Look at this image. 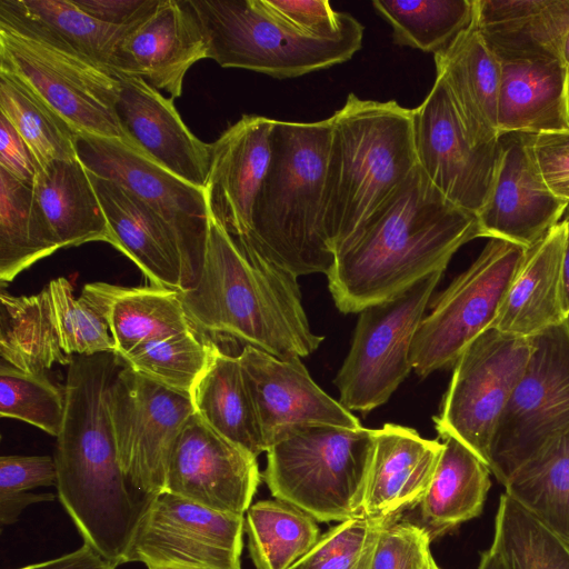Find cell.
I'll return each instance as SVG.
<instances>
[{"label": "cell", "mask_w": 569, "mask_h": 569, "mask_svg": "<svg viewBox=\"0 0 569 569\" xmlns=\"http://www.w3.org/2000/svg\"><path fill=\"white\" fill-rule=\"evenodd\" d=\"M260 480L257 457L194 412L173 447L166 490L219 512L244 516Z\"/></svg>", "instance_id": "obj_16"}, {"label": "cell", "mask_w": 569, "mask_h": 569, "mask_svg": "<svg viewBox=\"0 0 569 569\" xmlns=\"http://www.w3.org/2000/svg\"><path fill=\"white\" fill-rule=\"evenodd\" d=\"M109 410L119 463L130 486L146 496L166 491L173 447L194 413L191 396L124 366L110 385Z\"/></svg>", "instance_id": "obj_13"}, {"label": "cell", "mask_w": 569, "mask_h": 569, "mask_svg": "<svg viewBox=\"0 0 569 569\" xmlns=\"http://www.w3.org/2000/svg\"><path fill=\"white\" fill-rule=\"evenodd\" d=\"M526 370L497 423L488 466L503 485L569 430V319L531 338Z\"/></svg>", "instance_id": "obj_8"}, {"label": "cell", "mask_w": 569, "mask_h": 569, "mask_svg": "<svg viewBox=\"0 0 569 569\" xmlns=\"http://www.w3.org/2000/svg\"><path fill=\"white\" fill-rule=\"evenodd\" d=\"M54 498L53 493L32 492L0 496V522L2 526L12 525L28 506L42 501H52Z\"/></svg>", "instance_id": "obj_49"}, {"label": "cell", "mask_w": 569, "mask_h": 569, "mask_svg": "<svg viewBox=\"0 0 569 569\" xmlns=\"http://www.w3.org/2000/svg\"><path fill=\"white\" fill-rule=\"evenodd\" d=\"M76 147L87 170L121 184L167 222L182 259L183 290L191 288L201 272L209 230L204 189L179 178L120 139L77 134Z\"/></svg>", "instance_id": "obj_12"}, {"label": "cell", "mask_w": 569, "mask_h": 569, "mask_svg": "<svg viewBox=\"0 0 569 569\" xmlns=\"http://www.w3.org/2000/svg\"><path fill=\"white\" fill-rule=\"evenodd\" d=\"M148 569H183V568L171 567V566H159V567H150Z\"/></svg>", "instance_id": "obj_55"}, {"label": "cell", "mask_w": 569, "mask_h": 569, "mask_svg": "<svg viewBox=\"0 0 569 569\" xmlns=\"http://www.w3.org/2000/svg\"><path fill=\"white\" fill-rule=\"evenodd\" d=\"M48 288L60 346L66 355L92 356L116 351L106 320L86 301L73 296L66 278L51 280Z\"/></svg>", "instance_id": "obj_41"}, {"label": "cell", "mask_w": 569, "mask_h": 569, "mask_svg": "<svg viewBox=\"0 0 569 569\" xmlns=\"http://www.w3.org/2000/svg\"><path fill=\"white\" fill-rule=\"evenodd\" d=\"M0 113L30 148L40 169L77 159V132L22 80L0 69Z\"/></svg>", "instance_id": "obj_36"}, {"label": "cell", "mask_w": 569, "mask_h": 569, "mask_svg": "<svg viewBox=\"0 0 569 569\" xmlns=\"http://www.w3.org/2000/svg\"><path fill=\"white\" fill-rule=\"evenodd\" d=\"M66 410L64 390L44 373H28L0 365V415L22 420L58 437Z\"/></svg>", "instance_id": "obj_40"}, {"label": "cell", "mask_w": 569, "mask_h": 569, "mask_svg": "<svg viewBox=\"0 0 569 569\" xmlns=\"http://www.w3.org/2000/svg\"><path fill=\"white\" fill-rule=\"evenodd\" d=\"M238 359L267 450L284 432L299 426L362 427L351 411L313 381L300 358L281 359L244 346Z\"/></svg>", "instance_id": "obj_18"}, {"label": "cell", "mask_w": 569, "mask_h": 569, "mask_svg": "<svg viewBox=\"0 0 569 569\" xmlns=\"http://www.w3.org/2000/svg\"><path fill=\"white\" fill-rule=\"evenodd\" d=\"M134 26V24H133ZM103 23L72 0H0V27L116 74V52L133 27Z\"/></svg>", "instance_id": "obj_24"}, {"label": "cell", "mask_w": 569, "mask_h": 569, "mask_svg": "<svg viewBox=\"0 0 569 569\" xmlns=\"http://www.w3.org/2000/svg\"><path fill=\"white\" fill-rule=\"evenodd\" d=\"M57 486V467L51 456H2L0 496L28 492L39 487Z\"/></svg>", "instance_id": "obj_45"}, {"label": "cell", "mask_w": 569, "mask_h": 569, "mask_svg": "<svg viewBox=\"0 0 569 569\" xmlns=\"http://www.w3.org/2000/svg\"><path fill=\"white\" fill-rule=\"evenodd\" d=\"M33 188L0 169V281L60 249Z\"/></svg>", "instance_id": "obj_33"}, {"label": "cell", "mask_w": 569, "mask_h": 569, "mask_svg": "<svg viewBox=\"0 0 569 569\" xmlns=\"http://www.w3.org/2000/svg\"><path fill=\"white\" fill-rule=\"evenodd\" d=\"M377 541L369 547V549L365 552V555L353 569H369Z\"/></svg>", "instance_id": "obj_52"}, {"label": "cell", "mask_w": 569, "mask_h": 569, "mask_svg": "<svg viewBox=\"0 0 569 569\" xmlns=\"http://www.w3.org/2000/svg\"><path fill=\"white\" fill-rule=\"evenodd\" d=\"M509 497L569 543V430L505 481Z\"/></svg>", "instance_id": "obj_34"}, {"label": "cell", "mask_w": 569, "mask_h": 569, "mask_svg": "<svg viewBox=\"0 0 569 569\" xmlns=\"http://www.w3.org/2000/svg\"><path fill=\"white\" fill-rule=\"evenodd\" d=\"M500 152L490 194L477 214L480 238L535 247L569 203L553 194L536 166L525 133L499 137Z\"/></svg>", "instance_id": "obj_17"}, {"label": "cell", "mask_w": 569, "mask_h": 569, "mask_svg": "<svg viewBox=\"0 0 569 569\" xmlns=\"http://www.w3.org/2000/svg\"><path fill=\"white\" fill-rule=\"evenodd\" d=\"M497 129L499 136L569 130V68L561 59L501 63Z\"/></svg>", "instance_id": "obj_26"}, {"label": "cell", "mask_w": 569, "mask_h": 569, "mask_svg": "<svg viewBox=\"0 0 569 569\" xmlns=\"http://www.w3.org/2000/svg\"><path fill=\"white\" fill-rule=\"evenodd\" d=\"M318 521L279 499L260 500L244 515L250 558L257 569H290L320 538Z\"/></svg>", "instance_id": "obj_35"}, {"label": "cell", "mask_w": 569, "mask_h": 569, "mask_svg": "<svg viewBox=\"0 0 569 569\" xmlns=\"http://www.w3.org/2000/svg\"><path fill=\"white\" fill-rule=\"evenodd\" d=\"M430 543L423 528L402 517L379 536L369 569H421L432 557Z\"/></svg>", "instance_id": "obj_43"}, {"label": "cell", "mask_w": 569, "mask_h": 569, "mask_svg": "<svg viewBox=\"0 0 569 569\" xmlns=\"http://www.w3.org/2000/svg\"><path fill=\"white\" fill-rule=\"evenodd\" d=\"M536 166L549 190L569 203V130L528 134Z\"/></svg>", "instance_id": "obj_44"}, {"label": "cell", "mask_w": 569, "mask_h": 569, "mask_svg": "<svg viewBox=\"0 0 569 569\" xmlns=\"http://www.w3.org/2000/svg\"><path fill=\"white\" fill-rule=\"evenodd\" d=\"M208 47L222 68L276 79L297 78L350 60L361 49L363 27L353 17L326 34L303 31L276 14L266 0H188Z\"/></svg>", "instance_id": "obj_5"}, {"label": "cell", "mask_w": 569, "mask_h": 569, "mask_svg": "<svg viewBox=\"0 0 569 569\" xmlns=\"http://www.w3.org/2000/svg\"><path fill=\"white\" fill-rule=\"evenodd\" d=\"M18 569H116V567L90 546L83 543L76 551Z\"/></svg>", "instance_id": "obj_48"}, {"label": "cell", "mask_w": 569, "mask_h": 569, "mask_svg": "<svg viewBox=\"0 0 569 569\" xmlns=\"http://www.w3.org/2000/svg\"><path fill=\"white\" fill-rule=\"evenodd\" d=\"M402 515L360 517L339 522L320 536L290 569H353L380 533Z\"/></svg>", "instance_id": "obj_42"}, {"label": "cell", "mask_w": 569, "mask_h": 569, "mask_svg": "<svg viewBox=\"0 0 569 569\" xmlns=\"http://www.w3.org/2000/svg\"><path fill=\"white\" fill-rule=\"evenodd\" d=\"M433 57L436 77L445 82L469 137L477 144L496 143L501 62L475 19Z\"/></svg>", "instance_id": "obj_25"}, {"label": "cell", "mask_w": 569, "mask_h": 569, "mask_svg": "<svg viewBox=\"0 0 569 569\" xmlns=\"http://www.w3.org/2000/svg\"><path fill=\"white\" fill-rule=\"evenodd\" d=\"M442 273L426 276L359 312L350 350L335 379L339 402L349 411L367 413L380 407L407 378L415 335Z\"/></svg>", "instance_id": "obj_9"}, {"label": "cell", "mask_w": 569, "mask_h": 569, "mask_svg": "<svg viewBox=\"0 0 569 569\" xmlns=\"http://www.w3.org/2000/svg\"><path fill=\"white\" fill-rule=\"evenodd\" d=\"M297 279L238 244L210 218L200 276L179 292L196 331L230 337L281 359L303 358L323 337L310 328Z\"/></svg>", "instance_id": "obj_2"}, {"label": "cell", "mask_w": 569, "mask_h": 569, "mask_svg": "<svg viewBox=\"0 0 569 569\" xmlns=\"http://www.w3.org/2000/svg\"><path fill=\"white\" fill-rule=\"evenodd\" d=\"M1 362L28 373H44L52 365H70L53 318L48 286L31 296L0 293Z\"/></svg>", "instance_id": "obj_32"}, {"label": "cell", "mask_w": 569, "mask_h": 569, "mask_svg": "<svg viewBox=\"0 0 569 569\" xmlns=\"http://www.w3.org/2000/svg\"><path fill=\"white\" fill-rule=\"evenodd\" d=\"M568 6H569V1H568Z\"/></svg>", "instance_id": "obj_56"}, {"label": "cell", "mask_w": 569, "mask_h": 569, "mask_svg": "<svg viewBox=\"0 0 569 569\" xmlns=\"http://www.w3.org/2000/svg\"><path fill=\"white\" fill-rule=\"evenodd\" d=\"M194 412L214 431L254 457L267 451L238 357L218 347L191 392Z\"/></svg>", "instance_id": "obj_31"}, {"label": "cell", "mask_w": 569, "mask_h": 569, "mask_svg": "<svg viewBox=\"0 0 569 569\" xmlns=\"http://www.w3.org/2000/svg\"><path fill=\"white\" fill-rule=\"evenodd\" d=\"M491 547L505 569H569V543L507 493L500 497Z\"/></svg>", "instance_id": "obj_38"}, {"label": "cell", "mask_w": 569, "mask_h": 569, "mask_svg": "<svg viewBox=\"0 0 569 569\" xmlns=\"http://www.w3.org/2000/svg\"><path fill=\"white\" fill-rule=\"evenodd\" d=\"M33 191L60 247L109 243L108 223L88 170L77 159L54 160L40 169Z\"/></svg>", "instance_id": "obj_30"}, {"label": "cell", "mask_w": 569, "mask_h": 569, "mask_svg": "<svg viewBox=\"0 0 569 569\" xmlns=\"http://www.w3.org/2000/svg\"><path fill=\"white\" fill-rule=\"evenodd\" d=\"M243 533L244 516L219 512L166 490L146 496L126 563L241 569Z\"/></svg>", "instance_id": "obj_14"}, {"label": "cell", "mask_w": 569, "mask_h": 569, "mask_svg": "<svg viewBox=\"0 0 569 569\" xmlns=\"http://www.w3.org/2000/svg\"><path fill=\"white\" fill-rule=\"evenodd\" d=\"M567 227L566 244L562 262V284H563V309L567 319H569V213L563 219Z\"/></svg>", "instance_id": "obj_50"}, {"label": "cell", "mask_w": 569, "mask_h": 569, "mask_svg": "<svg viewBox=\"0 0 569 569\" xmlns=\"http://www.w3.org/2000/svg\"><path fill=\"white\" fill-rule=\"evenodd\" d=\"M567 227L562 220L531 249L496 320L497 330L532 338L567 320L562 262Z\"/></svg>", "instance_id": "obj_27"}, {"label": "cell", "mask_w": 569, "mask_h": 569, "mask_svg": "<svg viewBox=\"0 0 569 569\" xmlns=\"http://www.w3.org/2000/svg\"><path fill=\"white\" fill-rule=\"evenodd\" d=\"M531 349V338L496 328L477 337L455 362L440 413L433 417L439 437L456 438L488 465L495 429Z\"/></svg>", "instance_id": "obj_10"}, {"label": "cell", "mask_w": 569, "mask_h": 569, "mask_svg": "<svg viewBox=\"0 0 569 569\" xmlns=\"http://www.w3.org/2000/svg\"><path fill=\"white\" fill-rule=\"evenodd\" d=\"M79 298L106 320L118 357L148 341L192 329L179 290L92 282Z\"/></svg>", "instance_id": "obj_28"}, {"label": "cell", "mask_w": 569, "mask_h": 569, "mask_svg": "<svg viewBox=\"0 0 569 569\" xmlns=\"http://www.w3.org/2000/svg\"><path fill=\"white\" fill-rule=\"evenodd\" d=\"M274 120L243 114L211 143L204 186L210 218L240 244L252 231L256 202L271 158Z\"/></svg>", "instance_id": "obj_19"}, {"label": "cell", "mask_w": 569, "mask_h": 569, "mask_svg": "<svg viewBox=\"0 0 569 569\" xmlns=\"http://www.w3.org/2000/svg\"><path fill=\"white\" fill-rule=\"evenodd\" d=\"M372 7L391 29L395 43L437 53L467 28L475 0H375Z\"/></svg>", "instance_id": "obj_37"}, {"label": "cell", "mask_w": 569, "mask_h": 569, "mask_svg": "<svg viewBox=\"0 0 569 569\" xmlns=\"http://www.w3.org/2000/svg\"><path fill=\"white\" fill-rule=\"evenodd\" d=\"M431 483L419 503L418 522L430 540L478 517L490 488L489 466L453 437L442 438Z\"/></svg>", "instance_id": "obj_29"}, {"label": "cell", "mask_w": 569, "mask_h": 569, "mask_svg": "<svg viewBox=\"0 0 569 569\" xmlns=\"http://www.w3.org/2000/svg\"><path fill=\"white\" fill-rule=\"evenodd\" d=\"M477 569H505V567L495 548L490 547L488 550L482 552Z\"/></svg>", "instance_id": "obj_51"}, {"label": "cell", "mask_w": 569, "mask_h": 569, "mask_svg": "<svg viewBox=\"0 0 569 569\" xmlns=\"http://www.w3.org/2000/svg\"><path fill=\"white\" fill-rule=\"evenodd\" d=\"M204 58L206 38L188 0H160L119 42L116 71L141 77L179 98L187 71Z\"/></svg>", "instance_id": "obj_21"}, {"label": "cell", "mask_w": 569, "mask_h": 569, "mask_svg": "<svg viewBox=\"0 0 569 569\" xmlns=\"http://www.w3.org/2000/svg\"><path fill=\"white\" fill-rule=\"evenodd\" d=\"M560 58L563 61V63L569 68V30L566 32L561 42Z\"/></svg>", "instance_id": "obj_53"}, {"label": "cell", "mask_w": 569, "mask_h": 569, "mask_svg": "<svg viewBox=\"0 0 569 569\" xmlns=\"http://www.w3.org/2000/svg\"><path fill=\"white\" fill-rule=\"evenodd\" d=\"M88 173L108 223L109 243L131 259L152 286L183 290L182 259L167 222L121 184Z\"/></svg>", "instance_id": "obj_22"}, {"label": "cell", "mask_w": 569, "mask_h": 569, "mask_svg": "<svg viewBox=\"0 0 569 569\" xmlns=\"http://www.w3.org/2000/svg\"><path fill=\"white\" fill-rule=\"evenodd\" d=\"M323 222L335 252L349 243L417 168L412 109L350 93L331 117Z\"/></svg>", "instance_id": "obj_3"}, {"label": "cell", "mask_w": 569, "mask_h": 569, "mask_svg": "<svg viewBox=\"0 0 569 569\" xmlns=\"http://www.w3.org/2000/svg\"><path fill=\"white\" fill-rule=\"evenodd\" d=\"M442 442L422 438L415 429L386 423L375 429L363 516L381 518L415 509L429 488Z\"/></svg>", "instance_id": "obj_23"}, {"label": "cell", "mask_w": 569, "mask_h": 569, "mask_svg": "<svg viewBox=\"0 0 569 569\" xmlns=\"http://www.w3.org/2000/svg\"><path fill=\"white\" fill-rule=\"evenodd\" d=\"M375 429L307 425L284 432L266 451L261 475L270 493L318 522L363 516Z\"/></svg>", "instance_id": "obj_6"}, {"label": "cell", "mask_w": 569, "mask_h": 569, "mask_svg": "<svg viewBox=\"0 0 569 569\" xmlns=\"http://www.w3.org/2000/svg\"><path fill=\"white\" fill-rule=\"evenodd\" d=\"M120 82L117 114L129 144L187 182L204 189L211 143L184 124L173 99L138 76L116 73Z\"/></svg>", "instance_id": "obj_20"}, {"label": "cell", "mask_w": 569, "mask_h": 569, "mask_svg": "<svg viewBox=\"0 0 569 569\" xmlns=\"http://www.w3.org/2000/svg\"><path fill=\"white\" fill-rule=\"evenodd\" d=\"M0 169L33 188L40 167L10 121L0 113Z\"/></svg>", "instance_id": "obj_46"}, {"label": "cell", "mask_w": 569, "mask_h": 569, "mask_svg": "<svg viewBox=\"0 0 569 569\" xmlns=\"http://www.w3.org/2000/svg\"><path fill=\"white\" fill-rule=\"evenodd\" d=\"M0 69L37 93L78 134L129 143L117 114L120 82L86 60L0 27Z\"/></svg>", "instance_id": "obj_11"}, {"label": "cell", "mask_w": 569, "mask_h": 569, "mask_svg": "<svg viewBox=\"0 0 569 569\" xmlns=\"http://www.w3.org/2000/svg\"><path fill=\"white\" fill-rule=\"evenodd\" d=\"M412 114L418 167L446 199L477 216L492 189L499 140L472 141L439 77Z\"/></svg>", "instance_id": "obj_15"}, {"label": "cell", "mask_w": 569, "mask_h": 569, "mask_svg": "<svg viewBox=\"0 0 569 569\" xmlns=\"http://www.w3.org/2000/svg\"><path fill=\"white\" fill-rule=\"evenodd\" d=\"M192 328L151 340L119 358L138 373L191 396L217 348Z\"/></svg>", "instance_id": "obj_39"}, {"label": "cell", "mask_w": 569, "mask_h": 569, "mask_svg": "<svg viewBox=\"0 0 569 569\" xmlns=\"http://www.w3.org/2000/svg\"><path fill=\"white\" fill-rule=\"evenodd\" d=\"M331 119L274 120L271 158L247 243L292 274L326 273L335 252L325 230L323 202Z\"/></svg>", "instance_id": "obj_4"}, {"label": "cell", "mask_w": 569, "mask_h": 569, "mask_svg": "<svg viewBox=\"0 0 569 569\" xmlns=\"http://www.w3.org/2000/svg\"><path fill=\"white\" fill-rule=\"evenodd\" d=\"M421 569H440V568H439V566L436 563V561H435L433 557H431V558L429 559V561L427 562V565H426L423 568H421Z\"/></svg>", "instance_id": "obj_54"}, {"label": "cell", "mask_w": 569, "mask_h": 569, "mask_svg": "<svg viewBox=\"0 0 569 569\" xmlns=\"http://www.w3.org/2000/svg\"><path fill=\"white\" fill-rule=\"evenodd\" d=\"M90 17L111 26L130 27L147 18L160 0H72Z\"/></svg>", "instance_id": "obj_47"}, {"label": "cell", "mask_w": 569, "mask_h": 569, "mask_svg": "<svg viewBox=\"0 0 569 569\" xmlns=\"http://www.w3.org/2000/svg\"><path fill=\"white\" fill-rule=\"evenodd\" d=\"M476 238L477 216L446 199L417 166L336 252L327 272L336 307L351 313L389 300L426 276L445 271L453 254Z\"/></svg>", "instance_id": "obj_1"}, {"label": "cell", "mask_w": 569, "mask_h": 569, "mask_svg": "<svg viewBox=\"0 0 569 569\" xmlns=\"http://www.w3.org/2000/svg\"><path fill=\"white\" fill-rule=\"evenodd\" d=\"M528 251L489 239L477 259L436 298L412 341L410 360L418 376L453 366L477 337L493 328Z\"/></svg>", "instance_id": "obj_7"}]
</instances>
